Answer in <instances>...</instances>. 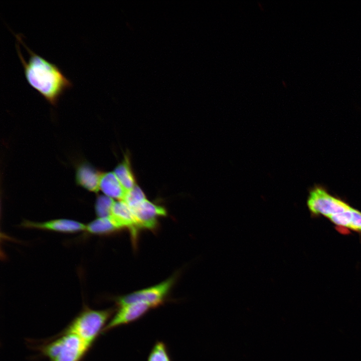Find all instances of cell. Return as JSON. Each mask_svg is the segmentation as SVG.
<instances>
[{
    "instance_id": "5",
    "label": "cell",
    "mask_w": 361,
    "mask_h": 361,
    "mask_svg": "<svg viewBox=\"0 0 361 361\" xmlns=\"http://www.w3.org/2000/svg\"><path fill=\"white\" fill-rule=\"evenodd\" d=\"M175 277L152 286L139 290L116 298L118 306L136 303H145L155 308L164 301L174 281Z\"/></svg>"
},
{
    "instance_id": "11",
    "label": "cell",
    "mask_w": 361,
    "mask_h": 361,
    "mask_svg": "<svg viewBox=\"0 0 361 361\" xmlns=\"http://www.w3.org/2000/svg\"><path fill=\"white\" fill-rule=\"evenodd\" d=\"M101 175L89 165L83 164L77 169L76 179L78 184L85 189L97 192L100 189Z\"/></svg>"
},
{
    "instance_id": "8",
    "label": "cell",
    "mask_w": 361,
    "mask_h": 361,
    "mask_svg": "<svg viewBox=\"0 0 361 361\" xmlns=\"http://www.w3.org/2000/svg\"><path fill=\"white\" fill-rule=\"evenodd\" d=\"M21 226L24 228L36 229L54 232L73 233L85 231L86 225L80 222L67 219H58L44 222L24 221Z\"/></svg>"
},
{
    "instance_id": "13",
    "label": "cell",
    "mask_w": 361,
    "mask_h": 361,
    "mask_svg": "<svg viewBox=\"0 0 361 361\" xmlns=\"http://www.w3.org/2000/svg\"><path fill=\"white\" fill-rule=\"evenodd\" d=\"M114 172L127 192L131 190L136 185L127 158H125L122 162L116 166Z\"/></svg>"
},
{
    "instance_id": "16",
    "label": "cell",
    "mask_w": 361,
    "mask_h": 361,
    "mask_svg": "<svg viewBox=\"0 0 361 361\" xmlns=\"http://www.w3.org/2000/svg\"><path fill=\"white\" fill-rule=\"evenodd\" d=\"M146 199L142 190L137 185L128 191L125 197L124 201L130 208H133L140 204Z\"/></svg>"
},
{
    "instance_id": "3",
    "label": "cell",
    "mask_w": 361,
    "mask_h": 361,
    "mask_svg": "<svg viewBox=\"0 0 361 361\" xmlns=\"http://www.w3.org/2000/svg\"><path fill=\"white\" fill-rule=\"evenodd\" d=\"M89 347L76 334L65 332L41 350L50 361H81Z\"/></svg>"
},
{
    "instance_id": "4",
    "label": "cell",
    "mask_w": 361,
    "mask_h": 361,
    "mask_svg": "<svg viewBox=\"0 0 361 361\" xmlns=\"http://www.w3.org/2000/svg\"><path fill=\"white\" fill-rule=\"evenodd\" d=\"M307 206L313 217L323 216L328 219L351 208L344 200L334 196L325 187L315 185L308 190Z\"/></svg>"
},
{
    "instance_id": "10",
    "label": "cell",
    "mask_w": 361,
    "mask_h": 361,
    "mask_svg": "<svg viewBox=\"0 0 361 361\" xmlns=\"http://www.w3.org/2000/svg\"><path fill=\"white\" fill-rule=\"evenodd\" d=\"M99 189L105 195L118 201H123L127 192L114 172L102 174Z\"/></svg>"
},
{
    "instance_id": "1",
    "label": "cell",
    "mask_w": 361,
    "mask_h": 361,
    "mask_svg": "<svg viewBox=\"0 0 361 361\" xmlns=\"http://www.w3.org/2000/svg\"><path fill=\"white\" fill-rule=\"evenodd\" d=\"M14 35L18 40L16 49L28 83L49 103L56 105L61 96L73 86L72 82L57 65L28 47L20 34Z\"/></svg>"
},
{
    "instance_id": "14",
    "label": "cell",
    "mask_w": 361,
    "mask_h": 361,
    "mask_svg": "<svg viewBox=\"0 0 361 361\" xmlns=\"http://www.w3.org/2000/svg\"><path fill=\"white\" fill-rule=\"evenodd\" d=\"M115 201L106 195L100 196L97 199L95 210L98 217H107L111 216Z\"/></svg>"
},
{
    "instance_id": "15",
    "label": "cell",
    "mask_w": 361,
    "mask_h": 361,
    "mask_svg": "<svg viewBox=\"0 0 361 361\" xmlns=\"http://www.w3.org/2000/svg\"><path fill=\"white\" fill-rule=\"evenodd\" d=\"M147 361H171L164 342L158 341L154 344L149 353Z\"/></svg>"
},
{
    "instance_id": "7",
    "label": "cell",
    "mask_w": 361,
    "mask_h": 361,
    "mask_svg": "<svg viewBox=\"0 0 361 361\" xmlns=\"http://www.w3.org/2000/svg\"><path fill=\"white\" fill-rule=\"evenodd\" d=\"M131 209L139 229H155L158 219L166 215V211L163 207L153 204L147 199Z\"/></svg>"
},
{
    "instance_id": "9",
    "label": "cell",
    "mask_w": 361,
    "mask_h": 361,
    "mask_svg": "<svg viewBox=\"0 0 361 361\" xmlns=\"http://www.w3.org/2000/svg\"><path fill=\"white\" fill-rule=\"evenodd\" d=\"M122 228L129 229L133 238H135L138 227L132 209L123 201H115L111 216Z\"/></svg>"
},
{
    "instance_id": "6",
    "label": "cell",
    "mask_w": 361,
    "mask_h": 361,
    "mask_svg": "<svg viewBox=\"0 0 361 361\" xmlns=\"http://www.w3.org/2000/svg\"><path fill=\"white\" fill-rule=\"evenodd\" d=\"M118 306L117 312L105 325L102 332L135 321L153 308L150 305L145 303H136Z\"/></svg>"
},
{
    "instance_id": "12",
    "label": "cell",
    "mask_w": 361,
    "mask_h": 361,
    "mask_svg": "<svg viewBox=\"0 0 361 361\" xmlns=\"http://www.w3.org/2000/svg\"><path fill=\"white\" fill-rule=\"evenodd\" d=\"M122 229L111 217H98L86 225L85 232L91 234L105 235Z\"/></svg>"
},
{
    "instance_id": "2",
    "label": "cell",
    "mask_w": 361,
    "mask_h": 361,
    "mask_svg": "<svg viewBox=\"0 0 361 361\" xmlns=\"http://www.w3.org/2000/svg\"><path fill=\"white\" fill-rule=\"evenodd\" d=\"M114 312V309H84L78 315L66 329V333L76 334L90 346Z\"/></svg>"
}]
</instances>
